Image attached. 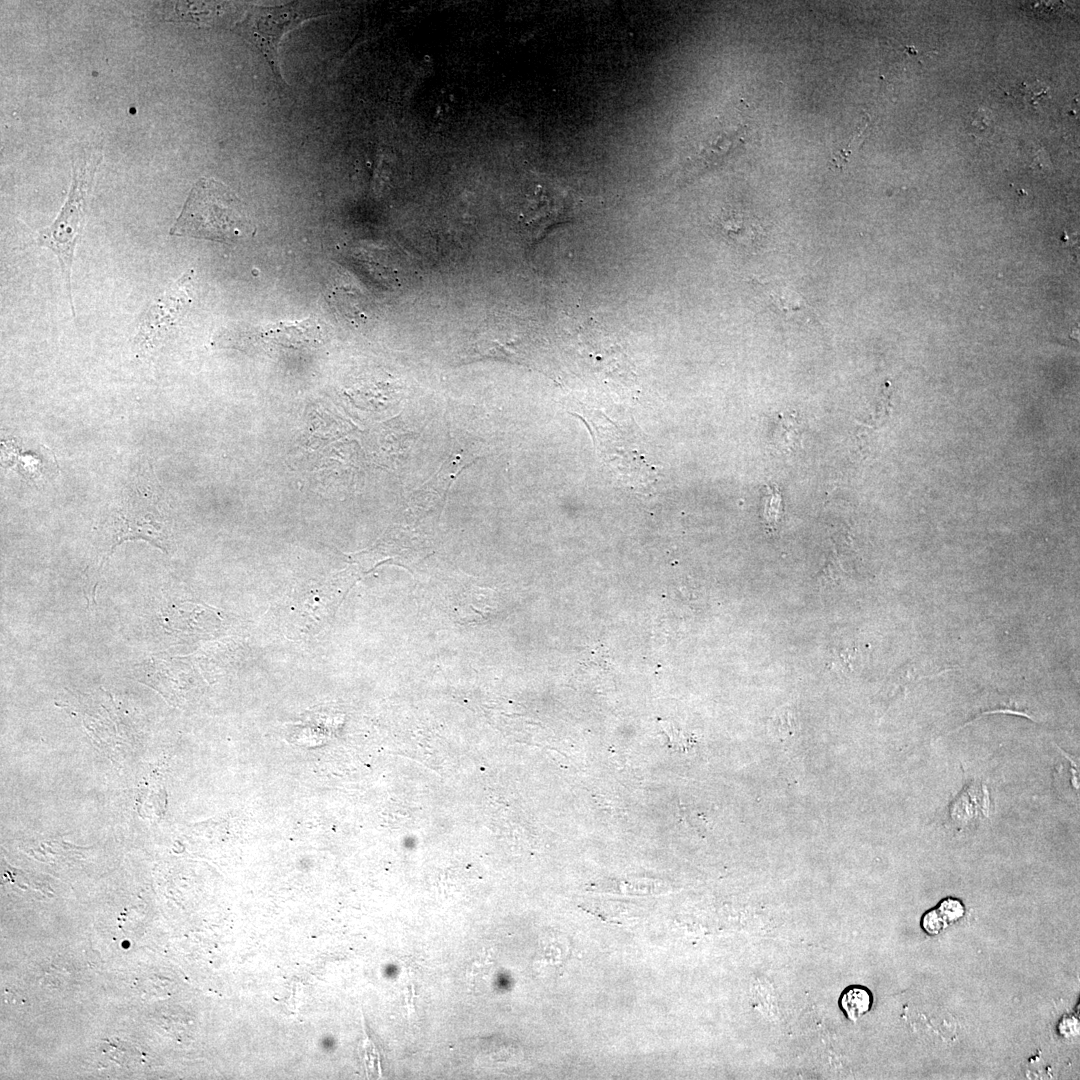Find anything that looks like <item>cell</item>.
Here are the masks:
<instances>
[{
	"label": "cell",
	"instance_id": "1",
	"mask_svg": "<svg viewBox=\"0 0 1080 1080\" xmlns=\"http://www.w3.org/2000/svg\"><path fill=\"white\" fill-rule=\"evenodd\" d=\"M251 230L244 204L237 195L223 183L200 178L192 187L170 234L229 244L245 237Z\"/></svg>",
	"mask_w": 1080,
	"mask_h": 1080
},
{
	"label": "cell",
	"instance_id": "2",
	"mask_svg": "<svg viewBox=\"0 0 1080 1080\" xmlns=\"http://www.w3.org/2000/svg\"><path fill=\"white\" fill-rule=\"evenodd\" d=\"M99 158L97 154H89L75 160L67 201L55 221L41 229L36 239L39 246L51 250L58 259L73 316L75 309L71 294V269L76 245L84 228L88 197Z\"/></svg>",
	"mask_w": 1080,
	"mask_h": 1080
},
{
	"label": "cell",
	"instance_id": "3",
	"mask_svg": "<svg viewBox=\"0 0 1080 1080\" xmlns=\"http://www.w3.org/2000/svg\"><path fill=\"white\" fill-rule=\"evenodd\" d=\"M326 13V6L308 2H291L275 7L252 6L243 20L235 25V31L262 52L276 78L283 83L279 58L283 36L303 21Z\"/></svg>",
	"mask_w": 1080,
	"mask_h": 1080
},
{
	"label": "cell",
	"instance_id": "4",
	"mask_svg": "<svg viewBox=\"0 0 1080 1080\" xmlns=\"http://www.w3.org/2000/svg\"><path fill=\"white\" fill-rule=\"evenodd\" d=\"M193 270L183 273L170 284L142 315L134 349L138 356H148L155 351L168 332L176 326L189 309Z\"/></svg>",
	"mask_w": 1080,
	"mask_h": 1080
},
{
	"label": "cell",
	"instance_id": "5",
	"mask_svg": "<svg viewBox=\"0 0 1080 1080\" xmlns=\"http://www.w3.org/2000/svg\"><path fill=\"white\" fill-rule=\"evenodd\" d=\"M123 503L114 519L111 552L122 541L136 538L166 551L167 530L153 491L137 484Z\"/></svg>",
	"mask_w": 1080,
	"mask_h": 1080
},
{
	"label": "cell",
	"instance_id": "6",
	"mask_svg": "<svg viewBox=\"0 0 1080 1080\" xmlns=\"http://www.w3.org/2000/svg\"><path fill=\"white\" fill-rule=\"evenodd\" d=\"M753 285L760 293L762 301L777 315L787 319L802 317L810 320L815 317L804 297L789 285L779 281L754 280Z\"/></svg>",
	"mask_w": 1080,
	"mask_h": 1080
},
{
	"label": "cell",
	"instance_id": "7",
	"mask_svg": "<svg viewBox=\"0 0 1080 1080\" xmlns=\"http://www.w3.org/2000/svg\"><path fill=\"white\" fill-rule=\"evenodd\" d=\"M965 907L956 898L943 899L934 909L927 911L921 919L923 930L929 935H937L942 930L964 917Z\"/></svg>",
	"mask_w": 1080,
	"mask_h": 1080
},
{
	"label": "cell",
	"instance_id": "8",
	"mask_svg": "<svg viewBox=\"0 0 1080 1080\" xmlns=\"http://www.w3.org/2000/svg\"><path fill=\"white\" fill-rule=\"evenodd\" d=\"M838 1003L845 1016L855 1022L869 1012L873 997L866 987L849 986L841 993Z\"/></svg>",
	"mask_w": 1080,
	"mask_h": 1080
}]
</instances>
